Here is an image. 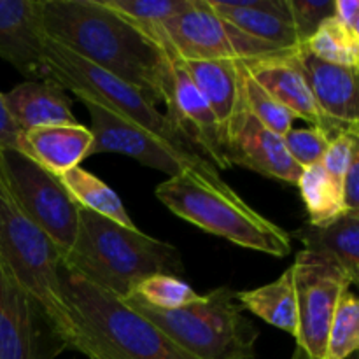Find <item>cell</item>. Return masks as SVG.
I'll list each match as a JSON object with an SVG mask.
<instances>
[{"instance_id": "6", "label": "cell", "mask_w": 359, "mask_h": 359, "mask_svg": "<svg viewBox=\"0 0 359 359\" xmlns=\"http://www.w3.org/2000/svg\"><path fill=\"white\" fill-rule=\"evenodd\" d=\"M0 263L11 277L51 316L67 347L76 339V326L62 291L63 258L51 238L35 226L14 203L0 181Z\"/></svg>"}, {"instance_id": "30", "label": "cell", "mask_w": 359, "mask_h": 359, "mask_svg": "<svg viewBox=\"0 0 359 359\" xmlns=\"http://www.w3.org/2000/svg\"><path fill=\"white\" fill-rule=\"evenodd\" d=\"M140 28L161 27L177 14L184 13L193 0H102Z\"/></svg>"}, {"instance_id": "3", "label": "cell", "mask_w": 359, "mask_h": 359, "mask_svg": "<svg viewBox=\"0 0 359 359\" xmlns=\"http://www.w3.org/2000/svg\"><path fill=\"white\" fill-rule=\"evenodd\" d=\"M156 196L175 216L207 233L277 258L291 252V235L248 205L214 165L184 167L158 186Z\"/></svg>"}, {"instance_id": "18", "label": "cell", "mask_w": 359, "mask_h": 359, "mask_svg": "<svg viewBox=\"0 0 359 359\" xmlns=\"http://www.w3.org/2000/svg\"><path fill=\"white\" fill-rule=\"evenodd\" d=\"M184 69L196 90L207 102L219 128L224 147L228 133L244 111L242 95V62L238 60H210V62H184Z\"/></svg>"}, {"instance_id": "17", "label": "cell", "mask_w": 359, "mask_h": 359, "mask_svg": "<svg viewBox=\"0 0 359 359\" xmlns=\"http://www.w3.org/2000/svg\"><path fill=\"white\" fill-rule=\"evenodd\" d=\"M230 25L280 51H298L302 48L294 32L287 0H207Z\"/></svg>"}, {"instance_id": "36", "label": "cell", "mask_w": 359, "mask_h": 359, "mask_svg": "<svg viewBox=\"0 0 359 359\" xmlns=\"http://www.w3.org/2000/svg\"><path fill=\"white\" fill-rule=\"evenodd\" d=\"M335 18L359 37V2L358 0H335Z\"/></svg>"}, {"instance_id": "25", "label": "cell", "mask_w": 359, "mask_h": 359, "mask_svg": "<svg viewBox=\"0 0 359 359\" xmlns=\"http://www.w3.org/2000/svg\"><path fill=\"white\" fill-rule=\"evenodd\" d=\"M297 186L300 188L302 198L311 221V224H323L340 216L344 210L340 186L326 174L323 165H314L302 170Z\"/></svg>"}, {"instance_id": "14", "label": "cell", "mask_w": 359, "mask_h": 359, "mask_svg": "<svg viewBox=\"0 0 359 359\" xmlns=\"http://www.w3.org/2000/svg\"><path fill=\"white\" fill-rule=\"evenodd\" d=\"M297 62L321 114V132L333 140L347 132H359L358 69L323 62L305 48Z\"/></svg>"}, {"instance_id": "33", "label": "cell", "mask_w": 359, "mask_h": 359, "mask_svg": "<svg viewBox=\"0 0 359 359\" xmlns=\"http://www.w3.org/2000/svg\"><path fill=\"white\" fill-rule=\"evenodd\" d=\"M356 154H359V132L342 133V135L330 140L321 165L326 174L340 186L342 177L346 175L347 168H349L351 161Z\"/></svg>"}, {"instance_id": "23", "label": "cell", "mask_w": 359, "mask_h": 359, "mask_svg": "<svg viewBox=\"0 0 359 359\" xmlns=\"http://www.w3.org/2000/svg\"><path fill=\"white\" fill-rule=\"evenodd\" d=\"M237 302L270 326L291 333L297 332V294H294L293 269L266 286L249 291H238Z\"/></svg>"}, {"instance_id": "12", "label": "cell", "mask_w": 359, "mask_h": 359, "mask_svg": "<svg viewBox=\"0 0 359 359\" xmlns=\"http://www.w3.org/2000/svg\"><path fill=\"white\" fill-rule=\"evenodd\" d=\"M147 32L156 37L168 55V74L165 81L163 100H161L165 102L168 111L165 116L214 167L221 170L230 168L223 153L216 118L186 72L182 60L168 48L167 42L154 28H149Z\"/></svg>"}, {"instance_id": "19", "label": "cell", "mask_w": 359, "mask_h": 359, "mask_svg": "<svg viewBox=\"0 0 359 359\" xmlns=\"http://www.w3.org/2000/svg\"><path fill=\"white\" fill-rule=\"evenodd\" d=\"M297 53H284L272 58L244 62L249 76L294 118H302L321 128L323 119L312 98L309 84L297 62Z\"/></svg>"}, {"instance_id": "21", "label": "cell", "mask_w": 359, "mask_h": 359, "mask_svg": "<svg viewBox=\"0 0 359 359\" xmlns=\"http://www.w3.org/2000/svg\"><path fill=\"white\" fill-rule=\"evenodd\" d=\"M4 95V104L21 132L51 125L77 123L72 100L55 81H25Z\"/></svg>"}, {"instance_id": "5", "label": "cell", "mask_w": 359, "mask_h": 359, "mask_svg": "<svg viewBox=\"0 0 359 359\" xmlns=\"http://www.w3.org/2000/svg\"><path fill=\"white\" fill-rule=\"evenodd\" d=\"M128 307L153 323L193 359H252L258 330L242 314L237 293L217 287L175 311H156L126 298Z\"/></svg>"}, {"instance_id": "7", "label": "cell", "mask_w": 359, "mask_h": 359, "mask_svg": "<svg viewBox=\"0 0 359 359\" xmlns=\"http://www.w3.org/2000/svg\"><path fill=\"white\" fill-rule=\"evenodd\" d=\"M44 65L48 79L55 81L63 90L72 91L79 100L95 102L112 114L140 126L174 149L203 158L168 121L167 116L147 100L146 95L48 37L44 39Z\"/></svg>"}, {"instance_id": "9", "label": "cell", "mask_w": 359, "mask_h": 359, "mask_svg": "<svg viewBox=\"0 0 359 359\" xmlns=\"http://www.w3.org/2000/svg\"><path fill=\"white\" fill-rule=\"evenodd\" d=\"M154 30L184 62H256L284 53H293L280 51L273 46L242 34L238 28L217 16L207 0H193L184 13L177 14L161 27H154Z\"/></svg>"}, {"instance_id": "11", "label": "cell", "mask_w": 359, "mask_h": 359, "mask_svg": "<svg viewBox=\"0 0 359 359\" xmlns=\"http://www.w3.org/2000/svg\"><path fill=\"white\" fill-rule=\"evenodd\" d=\"M65 349L51 316L0 263V359H56Z\"/></svg>"}, {"instance_id": "27", "label": "cell", "mask_w": 359, "mask_h": 359, "mask_svg": "<svg viewBox=\"0 0 359 359\" xmlns=\"http://www.w3.org/2000/svg\"><path fill=\"white\" fill-rule=\"evenodd\" d=\"M196 297L198 293L181 277L158 273V276L140 280L126 298L156 309V311H175L179 307H184Z\"/></svg>"}, {"instance_id": "1", "label": "cell", "mask_w": 359, "mask_h": 359, "mask_svg": "<svg viewBox=\"0 0 359 359\" xmlns=\"http://www.w3.org/2000/svg\"><path fill=\"white\" fill-rule=\"evenodd\" d=\"M42 32L91 65L163 100L168 55L144 28L102 0H42Z\"/></svg>"}, {"instance_id": "13", "label": "cell", "mask_w": 359, "mask_h": 359, "mask_svg": "<svg viewBox=\"0 0 359 359\" xmlns=\"http://www.w3.org/2000/svg\"><path fill=\"white\" fill-rule=\"evenodd\" d=\"M81 102L86 105L91 119V126L88 128L93 135L90 154H125L146 167L165 172L168 177L179 174L184 167H191V165L200 167V165L210 163L205 158L191 156V154L174 149L140 126L112 114L95 102Z\"/></svg>"}, {"instance_id": "10", "label": "cell", "mask_w": 359, "mask_h": 359, "mask_svg": "<svg viewBox=\"0 0 359 359\" xmlns=\"http://www.w3.org/2000/svg\"><path fill=\"white\" fill-rule=\"evenodd\" d=\"M291 269L297 294L298 349L311 359H325L333 314L340 297L353 284L337 266L307 251L298 252Z\"/></svg>"}, {"instance_id": "16", "label": "cell", "mask_w": 359, "mask_h": 359, "mask_svg": "<svg viewBox=\"0 0 359 359\" xmlns=\"http://www.w3.org/2000/svg\"><path fill=\"white\" fill-rule=\"evenodd\" d=\"M42 0H0V58L28 81L48 79Z\"/></svg>"}, {"instance_id": "4", "label": "cell", "mask_w": 359, "mask_h": 359, "mask_svg": "<svg viewBox=\"0 0 359 359\" xmlns=\"http://www.w3.org/2000/svg\"><path fill=\"white\" fill-rule=\"evenodd\" d=\"M62 291L76 326L70 347L90 359H193L114 294L62 265Z\"/></svg>"}, {"instance_id": "28", "label": "cell", "mask_w": 359, "mask_h": 359, "mask_svg": "<svg viewBox=\"0 0 359 359\" xmlns=\"http://www.w3.org/2000/svg\"><path fill=\"white\" fill-rule=\"evenodd\" d=\"M359 349V302L349 290L340 297L328 333L325 359H347Z\"/></svg>"}, {"instance_id": "32", "label": "cell", "mask_w": 359, "mask_h": 359, "mask_svg": "<svg viewBox=\"0 0 359 359\" xmlns=\"http://www.w3.org/2000/svg\"><path fill=\"white\" fill-rule=\"evenodd\" d=\"M287 4L302 48L325 21L335 16V0H287Z\"/></svg>"}, {"instance_id": "35", "label": "cell", "mask_w": 359, "mask_h": 359, "mask_svg": "<svg viewBox=\"0 0 359 359\" xmlns=\"http://www.w3.org/2000/svg\"><path fill=\"white\" fill-rule=\"evenodd\" d=\"M23 132L13 121L6 104H4V95L0 93V149L23 151Z\"/></svg>"}, {"instance_id": "22", "label": "cell", "mask_w": 359, "mask_h": 359, "mask_svg": "<svg viewBox=\"0 0 359 359\" xmlns=\"http://www.w3.org/2000/svg\"><path fill=\"white\" fill-rule=\"evenodd\" d=\"M23 153L60 177L79 167L81 161L90 156L93 135L81 123H72L28 130L23 133Z\"/></svg>"}, {"instance_id": "31", "label": "cell", "mask_w": 359, "mask_h": 359, "mask_svg": "<svg viewBox=\"0 0 359 359\" xmlns=\"http://www.w3.org/2000/svg\"><path fill=\"white\" fill-rule=\"evenodd\" d=\"M283 139L287 153L302 170L321 163L330 144L328 137L316 126L293 128Z\"/></svg>"}, {"instance_id": "26", "label": "cell", "mask_w": 359, "mask_h": 359, "mask_svg": "<svg viewBox=\"0 0 359 359\" xmlns=\"http://www.w3.org/2000/svg\"><path fill=\"white\" fill-rule=\"evenodd\" d=\"M304 48L323 62L353 69L359 67V37L351 34L335 16L325 21Z\"/></svg>"}, {"instance_id": "15", "label": "cell", "mask_w": 359, "mask_h": 359, "mask_svg": "<svg viewBox=\"0 0 359 359\" xmlns=\"http://www.w3.org/2000/svg\"><path fill=\"white\" fill-rule=\"evenodd\" d=\"M226 163L297 186L302 168L293 161L284 139L263 126L248 107L238 114L223 147Z\"/></svg>"}, {"instance_id": "2", "label": "cell", "mask_w": 359, "mask_h": 359, "mask_svg": "<svg viewBox=\"0 0 359 359\" xmlns=\"http://www.w3.org/2000/svg\"><path fill=\"white\" fill-rule=\"evenodd\" d=\"M63 266L119 300L147 277L184 272L175 245L81 207L76 244L63 256Z\"/></svg>"}, {"instance_id": "34", "label": "cell", "mask_w": 359, "mask_h": 359, "mask_svg": "<svg viewBox=\"0 0 359 359\" xmlns=\"http://www.w3.org/2000/svg\"><path fill=\"white\" fill-rule=\"evenodd\" d=\"M340 195L346 212H359V154L353 158L340 182Z\"/></svg>"}, {"instance_id": "37", "label": "cell", "mask_w": 359, "mask_h": 359, "mask_svg": "<svg viewBox=\"0 0 359 359\" xmlns=\"http://www.w3.org/2000/svg\"><path fill=\"white\" fill-rule=\"evenodd\" d=\"M293 359H311V358H307V356H305V353H302L300 349H297V353H294Z\"/></svg>"}, {"instance_id": "24", "label": "cell", "mask_w": 359, "mask_h": 359, "mask_svg": "<svg viewBox=\"0 0 359 359\" xmlns=\"http://www.w3.org/2000/svg\"><path fill=\"white\" fill-rule=\"evenodd\" d=\"M58 179L70 195V198L81 209L91 210V212L107 217V219L114 221L121 226H135L133 221L130 219L121 198L104 181H100L97 175L90 174L84 168L76 167L67 172V174L60 175Z\"/></svg>"}, {"instance_id": "38", "label": "cell", "mask_w": 359, "mask_h": 359, "mask_svg": "<svg viewBox=\"0 0 359 359\" xmlns=\"http://www.w3.org/2000/svg\"><path fill=\"white\" fill-rule=\"evenodd\" d=\"M347 359H359V356H358V353H356V354H353V356H351V358H347Z\"/></svg>"}, {"instance_id": "8", "label": "cell", "mask_w": 359, "mask_h": 359, "mask_svg": "<svg viewBox=\"0 0 359 359\" xmlns=\"http://www.w3.org/2000/svg\"><path fill=\"white\" fill-rule=\"evenodd\" d=\"M0 181L21 212L69 255L79 228V205L56 175L20 149H0Z\"/></svg>"}, {"instance_id": "20", "label": "cell", "mask_w": 359, "mask_h": 359, "mask_svg": "<svg viewBox=\"0 0 359 359\" xmlns=\"http://www.w3.org/2000/svg\"><path fill=\"white\" fill-rule=\"evenodd\" d=\"M304 245L302 251L332 263L351 284L359 280V212H342L323 224H304L290 233Z\"/></svg>"}, {"instance_id": "29", "label": "cell", "mask_w": 359, "mask_h": 359, "mask_svg": "<svg viewBox=\"0 0 359 359\" xmlns=\"http://www.w3.org/2000/svg\"><path fill=\"white\" fill-rule=\"evenodd\" d=\"M242 95H244V104L248 107V111L262 123L263 126H266L269 130H272L277 135L284 137L290 130H293L294 116L287 111L286 107H283L280 104H277L251 76H249L248 69H245L244 62H242Z\"/></svg>"}]
</instances>
